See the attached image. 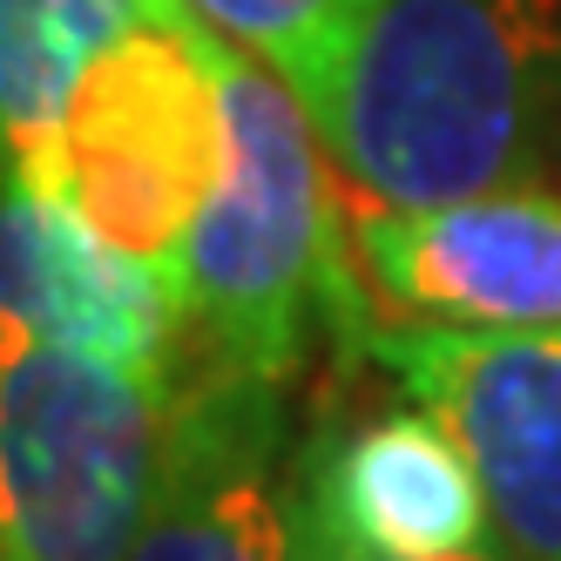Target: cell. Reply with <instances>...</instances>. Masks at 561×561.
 Returning a JSON list of instances; mask_svg holds the SVG:
<instances>
[{"label": "cell", "instance_id": "4", "mask_svg": "<svg viewBox=\"0 0 561 561\" xmlns=\"http://www.w3.org/2000/svg\"><path fill=\"white\" fill-rule=\"evenodd\" d=\"M170 399L0 311V561H123Z\"/></svg>", "mask_w": 561, "mask_h": 561}, {"label": "cell", "instance_id": "3", "mask_svg": "<svg viewBox=\"0 0 561 561\" xmlns=\"http://www.w3.org/2000/svg\"><path fill=\"white\" fill-rule=\"evenodd\" d=\"M224 149L230 123L210 27L183 0H149V14L75 82L48 163L14 176L61 196L115 251L176 271L224 176Z\"/></svg>", "mask_w": 561, "mask_h": 561}, {"label": "cell", "instance_id": "8", "mask_svg": "<svg viewBox=\"0 0 561 561\" xmlns=\"http://www.w3.org/2000/svg\"><path fill=\"white\" fill-rule=\"evenodd\" d=\"M0 311L34 339L123 366L156 392L183 379V277L95 237L61 196L0 170Z\"/></svg>", "mask_w": 561, "mask_h": 561}, {"label": "cell", "instance_id": "9", "mask_svg": "<svg viewBox=\"0 0 561 561\" xmlns=\"http://www.w3.org/2000/svg\"><path fill=\"white\" fill-rule=\"evenodd\" d=\"M291 507L311 528L366 554H426V561L507 554L473 460L426 407L325 420L291 467Z\"/></svg>", "mask_w": 561, "mask_h": 561}, {"label": "cell", "instance_id": "12", "mask_svg": "<svg viewBox=\"0 0 561 561\" xmlns=\"http://www.w3.org/2000/svg\"><path fill=\"white\" fill-rule=\"evenodd\" d=\"M291 561H426V554H366V548H345V541H332L325 528H311V520L291 507ZM494 561H514V554H494Z\"/></svg>", "mask_w": 561, "mask_h": 561}, {"label": "cell", "instance_id": "1", "mask_svg": "<svg viewBox=\"0 0 561 561\" xmlns=\"http://www.w3.org/2000/svg\"><path fill=\"white\" fill-rule=\"evenodd\" d=\"M318 136L352 217L535 183L561 156V0H373Z\"/></svg>", "mask_w": 561, "mask_h": 561}, {"label": "cell", "instance_id": "11", "mask_svg": "<svg viewBox=\"0 0 561 561\" xmlns=\"http://www.w3.org/2000/svg\"><path fill=\"white\" fill-rule=\"evenodd\" d=\"M183 8L210 34H224L230 48H244L271 75H285L318 115V129H325L373 0H183Z\"/></svg>", "mask_w": 561, "mask_h": 561}, {"label": "cell", "instance_id": "2", "mask_svg": "<svg viewBox=\"0 0 561 561\" xmlns=\"http://www.w3.org/2000/svg\"><path fill=\"white\" fill-rule=\"evenodd\" d=\"M217 89H224V176L210 190L183 244V318L196 366L251 373L285 386L305 358L311 305L332 318V332L366 352L379 311L358 277L352 210L325 170V136L305 95L271 75L257 55L210 34Z\"/></svg>", "mask_w": 561, "mask_h": 561}, {"label": "cell", "instance_id": "6", "mask_svg": "<svg viewBox=\"0 0 561 561\" xmlns=\"http://www.w3.org/2000/svg\"><path fill=\"white\" fill-rule=\"evenodd\" d=\"M352 257L407 325L561 332V190L501 183L426 210L352 217Z\"/></svg>", "mask_w": 561, "mask_h": 561}, {"label": "cell", "instance_id": "10", "mask_svg": "<svg viewBox=\"0 0 561 561\" xmlns=\"http://www.w3.org/2000/svg\"><path fill=\"white\" fill-rule=\"evenodd\" d=\"M149 14V0H0V142L8 170H42L75 82Z\"/></svg>", "mask_w": 561, "mask_h": 561}, {"label": "cell", "instance_id": "13", "mask_svg": "<svg viewBox=\"0 0 561 561\" xmlns=\"http://www.w3.org/2000/svg\"><path fill=\"white\" fill-rule=\"evenodd\" d=\"M0 170H8V142H0Z\"/></svg>", "mask_w": 561, "mask_h": 561}, {"label": "cell", "instance_id": "5", "mask_svg": "<svg viewBox=\"0 0 561 561\" xmlns=\"http://www.w3.org/2000/svg\"><path fill=\"white\" fill-rule=\"evenodd\" d=\"M366 358L460 439L514 561H561V332L379 318Z\"/></svg>", "mask_w": 561, "mask_h": 561}, {"label": "cell", "instance_id": "7", "mask_svg": "<svg viewBox=\"0 0 561 561\" xmlns=\"http://www.w3.org/2000/svg\"><path fill=\"white\" fill-rule=\"evenodd\" d=\"M285 460V386L183 366L163 460L123 561H291V480Z\"/></svg>", "mask_w": 561, "mask_h": 561}]
</instances>
